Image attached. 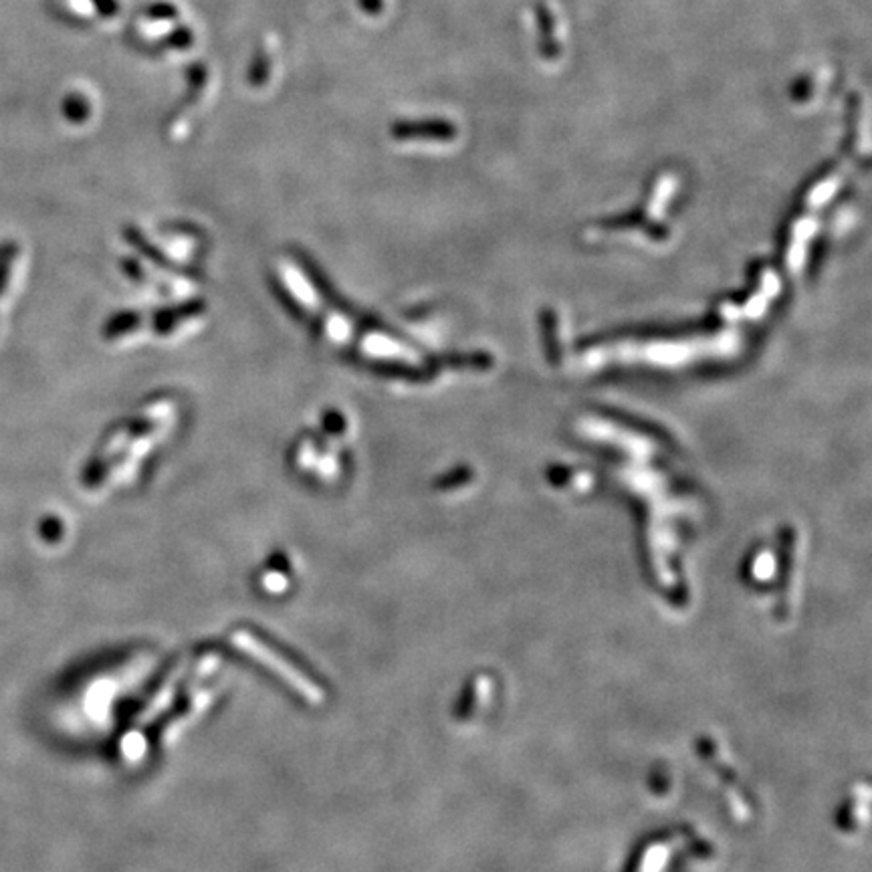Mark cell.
Listing matches in <instances>:
<instances>
[{
  "label": "cell",
  "mask_w": 872,
  "mask_h": 872,
  "mask_svg": "<svg viewBox=\"0 0 872 872\" xmlns=\"http://www.w3.org/2000/svg\"><path fill=\"white\" fill-rule=\"evenodd\" d=\"M17 257H19V245L14 241H2L0 243V297L7 291V285L11 280L12 263Z\"/></svg>",
  "instance_id": "6da1fadb"
}]
</instances>
